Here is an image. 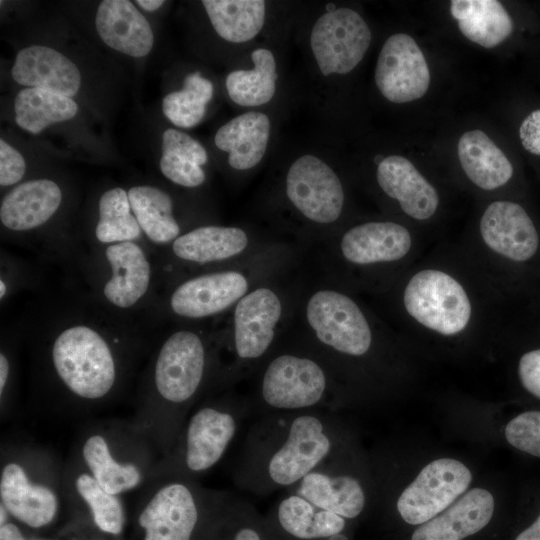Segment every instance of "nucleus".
<instances>
[{
    "instance_id": "7",
    "label": "nucleus",
    "mask_w": 540,
    "mask_h": 540,
    "mask_svg": "<svg viewBox=\"0 0 540 540\" xmlns=\"http://www.w3.org/2000/svg\"><path fill=\"white\" fill-rule=\"evenodd\" d=\"M50 359L55 376L75 399L97 402L116 387V353L94 327L75 324L61 330L53 340Z\"/></svg>"
},
{
    "instance_id": "15",
    "label": "nucleus",
    "mask_w": 540,
    "mask_h": 540,
    "mask_svg": "<svg viewBox=\"0 0 540 540\" xmlns=\"http://www.w3.org/2000/svg\"><path fill=\"white\" fill-rule=\"evenodd\" d=\"M375 83L393 103H406L425 95L430 84L429 67L410 35L393 34L384 42L375 67Z\"/></svg>"
},
{
    "instance_id": "48",
    "label": "nucleus",
    "mask_w": 540,
    "mask_h": 540,
    "mask_svg": "<svg viewBox=\"0 0 540 540\" xmlns=\"http://www.w3.org/2000/svg\"><path fill=\"white\" fill-rule=\"evenodd\" d=\"M137 4H139L140 7H142L146 11H155L158 8H160L163 4V0H138L136 1Z\"/></svg>"
},
{
    "instance_id": "17",
    "label": "nucleus",
    "mask_w": 540,
    "mask_h": 540,
    "mask_svg": "<svg viewBox=\"0 0 540 540\" xmlns=\"http://www.w3.org/2000/svg\"><path fill=\"white\" fill-rule=\"evenodd\" d=\"M0 499L10 516L34 529L52 523L59 509L52 485L33 479L20 461L12 459L1 468Z\"/></svg>"
},
{
    "instance_id": "49",
    "label": "nucleus",
    "mask_w": 540,
    "mask_h": 540,
    "mask_svg": "<svg viewBox=\"0 0 540 540\" xmlns=\"http://www.w3.org/2000/svg\"><path fill=\"white\" fill-rule=\"evenodd\" d=\"M8 515H9V513L6 510V508L2 504H0V525H3L6 522H8L7 521Z\"/></svg>"
},
{
    "instance_id": "12",
    "label": "nucleus",
    "mask_w": 540,
    "mask_h": 540,
    "mask_svg": "<svg viewBox=\"0 0 540 540\" xmlns=\"http://www.w3.org/2000/svg\"><path fill=\"white\" fill-rule=\"evenodd\" d=\"M471 480L472 474L462 462L451 458L434 460L400 493L397 511L406 523L423 524L452 505Z\"/></svg>"
},
{
    "instance_id": "23",
    "label": "nucleus",
    "mask_w": 540,
    "mask_h": 540,
    "mask_svg": "<svg viewBox=\"0 0 540 540\" xmlns=\"http://www.w3.org/2000/svg\"><path fill=\"white\" fill-rule=\"evenodd\" d=\"M493 512L492 494L483 488H473L444 512L421 524L411 540H462L482 530Z\"/></svg>"
},
{
    "instance_id": "8",
    "label": "nucleus",
    "mask_w": 540,
    "mask_h": 540,
    "mask_svg": "<svg viewBox=\"0 0 540 540\" xmlns=\"http://www.w3.org/2000/svg\"><path fill=\"white\" fill-rule=\"evenodd\" d=\"M247 399L225 397L209 400L186 418L168 465L194 479L217 465L251 417Z\"/></svg>"
},
{
    "instance_id": "35",
    "label": "nucleus",
    "mask_w": 540,
    "mask_h": 540,
    "mask_svg": "<svg viewBox=\"0 0 540 540\" xmlns=\"http://www.w3.org/2000/svg\"><path fill=\"white\" fill-rule=\"evenodd\" d=\"M99 219L95 236L102 244H115L138 239L142 230L135 218L128 192L120 187L107 190L99 200Z\"/></svg>"
},
{
    "instance_id": "29",
    "label": "nucleus",
    "mask_w": 540,
    "mask_h": 540,
    "mask_svg": "<svg viewBox=\"0 0 540 540\" xmlns=\"http://www.w3.org/2000/svg\"><path fill=\"white\" fill-rule=\"evenodd\" d=\"M247 245L248 236L243 229L210 225L179 235L172 242V251L181 260L206 264L237 256Z\"/></svg>"
},
{
    "instance_id": "27",
    "label": "nucleus",
    "mask_w": 540,
    "mask_h": 540,
    "mask_svg": "<svg viewBox=\"0 0 540 540\" xmlns=\"http://www.w3.org/2000/svg\"><path fill=\"white\" fill-rule=\"evenodd\" d=\"M112 451L109 437L100 431L88 434L81 446V456L88 473L107 492L120 495L138 487L144 470L134 460L121 459Z\"/></svg>"
},
{
    "instance_id": "36",
    "label": "nucleus",
    "mask_w": 540,
    "mask_h": 540,
    "mask_svg": "<svg viewBox=\"0 0 540 540\" xmlns=\"http://www.w3.org/2000/svg\"><path fill=\"white\" fill-rule=\"evenodd\" d=\"M213 84L198 72L184 79L183 88L167 94L162 101L165 116L176 126L191 128L201 122L213 97Z\"/></svg>"
},
{
    "instance_id": "50",
    "label": "nucleus",
    "mask_w": 540,
    "mask_h": 540,
    "mask_svg": "<svg viewBox=\"0 0 540 540\" xmlns=\"http://www.w3.org/2000/svg\"><path fill=\"white\" fill-rule=\"evenodd\" d=\"M7 292V286H6V283L4 282V280L1 278L0 280V298L3 299V297L5 296Z\"/></svg>"
},
{
    "instance_id": "2",
    "label": "nucleus",
    "mask_w": 540,
    "mask_h": 540,
    "mask_svg": "<svg viewBox=\"0 0 540 540\" xmlns=\"http://www.w3.org/2000/svg\"><path fill=\"white\" fill-rule=\"evenodd\" d=\"M346 447L343 424L327 409L256 417L247 430L233 482L255 496L285 491Z\"/></svg>"
},
{
    "instance_id": "20",
    "label": "nucleus",
    "mask_w": 540,
    "mask_h": 540,
    "mask_svg": "<svg viewBox=\"0 0 540 540\" xmlns=\"http://www.w3.org/2000/svg\"><path fill=\"white\" fill-rule=\"evenodd\" d=\"M12 78L27 88H41L67 97L77 94L81 74L77 66L59 51L31 45L21 49L11 69Z\"/></svg>"
},
{
    "instance_id": "28",
    "label": "nucleus",
    "mask_w": 540,
    "mask_h": 540,
    "mask_svg": "<svg viewBox=\"0 0 540 540\" xmlns=\"http://www.w3.org/2000/svg\"><path fill=\"white\" fill-rule=\"evenodd\" d=\"M457 152L467 178L481 190L501 188L513 176L509 159L481 130L465 132L459 139Z\"/></svg>"
},
{
    "instance_id": "6",
    "label": "nucleus",
    "mask_w": 540,
    "mask_h": 540,
    "mask_svg": "<svg viewBox=\"0 0 540 540\" xmlns=\"http://www.w3.org/2000/svg\"><path fill=\"white\" fill-rule=\"evenodd\" d=\"M223 491H212L168 465L138 513L142 540H194L204 516L218 506Z\"/></svg>"
},
{
    "instance_id": "10",
    "label": "nucleus",
    "mask_w": 540,
    "mask_h": 540,
    "mask_svg": "<svg viewBox=\"0 0 540 540\" xmlns=\"http://www.w3.org/2000/svg\"><path fill=\"white\" fill-rule=\"evenodd\" d=\"M371 31L361 15L350 8H337L322 14L310 33V47L324 76L347 74L365 56Z\"/></svg>"
},
{
    "instance_id": "1",
    "label": "nucleus",
    "mask_w": 540,
    "mask_h": 540,
    "mask_svg": "<svg viewBox=\"0 0 540 540\" xmlns=\"http://www.w3.org/2000/svg\"><path fill=\"white\" fill-rule=\"evenodd\" d=\"M503 290L462 247L442 249L404 270L396 302L406 327L422 335L456 340L499 327Z\"/></svg>"
},
{
    "instance_id": "25",
    "label": "nucleus",
    "mask_w": 540,
    "mask_h": 540,
    "mask_svg": "<svg viewBox=\"0 0 540 540\" xmlns=\"http://www.w3.org/2000/svg\"><path fill=\"white\" fill-rule=\"evenodd\" d=\"M271 513L276 529L292 540H329L346 527L342 516L288 492L275 503Z\"/></svg>"
},
{
    "instance_id": "47",
    "label": "nucleus",
    "mask_w": 540,
    "mask_h": 540,
    "mask_svg": "<svg viewBox=\"0 0 540 540\" xmlns=\"http://www.w3.org/2000/svg\"><path fill=\"white\" fill-rule=\"evenodd\" d=\"M515 540H540V515L528 528L523 530Z\"/></svg>"
},
{
    "instance_id": "44",
    "label": "nucleus",
    "mask_w": 540,
    "mask_h": 540,
    "mask_svg": "<svg viewBox=\"0 0 540 540\" xmlns=\"http://www.w3.org/2000/svg\"><path fill=\"white\" fill-rule=\"evenodd\" d=\"M519 137L528 152L540 155V109L534 110L522 121Z\"/></svg>"
},
{
    "instance_id": "4",
    "label": "nucleus",
    "mask_w": 540,
    "mask_h": 540,
    "mask_svg": "<svg viewBox=\"0 0 540 540\" xmlns=\"http://www.w3.org/2000/svg\"><path fill=\"white\" fill-rule=\"evenodd\" d=\"M475 265L502 290L513 267L535 260L540 251L537 227L517 202L495 200L478 221L476 238L460 245Z\"/></svg>"
},
{
    "instance_id": "38",
    "label": "nucleus",
    "mask_w": 540,
    "mask_h": 540,
    "mask_svg": "<svg viewBox=\"0 0 540 540\" xmlns=\"http://www.w3.org/2000/svg\"><path fill=\"white\" fill-rule=\"evenodd\" d=\"M227 492L223 510L231 527L226 540H265V534L255 516L253 506Z\"/></svg>"
},
{
    "instance_id": "46",
    "label": "nucleus",
    "mask_w": 540,
    "mask_h": 540,
    "mask_svg": "<svg viewBox=\"0 0 540 540\" xmlns=\"http://www.w3.org/2000/svg\"><path fill=\"white\" fill-rule=\"evenodd\" d=\"M10 375V362L5 353H0V397L3 398Z\"/></svg>"
},
{
    "instance_id": "19",
    "label": "nucleus",
    "mask_w": 540,
    "mask_h": 540,
    "mask_svg": "<svg viewBox=\"0 0 540 540\" xmlns=\"http://www.w3.org/2000/svg\"><path fill=\"white\" fill-rule=\"evenodd\" d=\"M376 180L383 193L395 200L409 218L423 222L437 213L438 191L407 158L398 155L383 158L377 166Z\"/></svg>"
},
{
    "instance_id": "22",
    "label": "nucleus",
    "mask_w": 540,
    "mask_h": 540,
    "mask_svg": "<svg viewBox=\"0 0 540 540\" xmlns=\"http://www.w3.org/2000/svg\"><path fill=\"white\" fill-rule=\"evenodd\" d=\"M96 30L105 44L132 57L152 49L153 31L146 18L128 0H104L97 9Z\"/></svg>"
},
{
    "instance_id": "5",
    "label": "nucleus",
    "mask_w": 540,
    "mask_h": 540,
    "mask_svg": "<svg viewBox=\"0 0 540 540\" xmlns=\"http://www.w3.org/2000/svg\"><path fill=\"white\" fill-rule=\"evenodd\" d=\"M325 362L310 354L279 353L260 371L254 397L247 399L252 416L278 412L327 409L337 397Z\"/></svg>"
},
{
    "instance_id": "21",
    "label": "nucleus",
    "mask_w": 540,
    "mask_h": 540,
    "mask_svg": "<svg viewBox=\"0 0 540 540\" xmlns=\"http://www.w3.org/2000/svg\"><path fill=\"white\" fill-rule=\"evenodd\" d=\"M105 257L111 274L103 295L113 306L127 309L147 293L151 280L150 262L143 248L134 241L108 245Z\"/></svg>"
},
{
    "instance_id": "14",
    "label": "nucleus",
    "mask_w": 540,
    "mask_h": 540,
    "mask_svg": "<svg viewBox=\"0 0 540 540\" xmlns=\"http://www.w3.org/2000/svg\"><path fill=\"white\" fill-rule=\"evenodd\" d=\"M286 195L308 220L319 224L335 222L344 207V190L335 171L321 158L305 154L289 167Z\"/></svg>"
},
{
    "instance_id": "13",
    "label": "nucleus",
    "mask_w": 540,
    "mask_h": 540,
    "mask_svg": "<svg viewBox=\"0 0 540 540\" xmlns=\"http://www.w3.org/2000/svg\"><path fill=\"white\" fill-rule=\"evenodd\" d=\"M347 447L285 492L299 495L346 520L359 517L367 505V488L348 460Z\"/></svg>"
},
{
    "instance_id": "3",
    "label": "nucleus",
    "mask_w": 540,
    "mask_h": 540,
    "mask_svg": "<svg viewBox=\"0 0 540 540\" xmlns=\"http://www.w3.org/2000/svg\"><path fill=\"white\" fill-rule=\"evenodd\" d=\"M208 353L204 340L190 330L170 334L160 346L153 367L159 426L171 453L206 379Z\"/></svg>"
},
{
    "instance_id": "40",
    "label": "nucleus",
    "mask_w": 540,
    "mask_h": 540,
    "mask_svg": "<svg viewBox=\"0 0 540 540\" xmlns=\"http://www.w3.org/2000/svg\"><path fill=\"white\" fill-rule=\"evenodd\" d=\"M160 169L166 178L183 187H197L205 181V172L200 165L173 153H162Z\"/></svg>"
},
{
    "instance_id": "18",
    "label": "nucleus",
    "mask_w": 540,
    "mask_h": 540,
    "mask_svg": "<svg viewBox=\"0 0 540 540\" xmlns=\"http://www.w3.org/2000/svg\"><path fill=\"white\" fill-rule=\"evenodd\" d=\"M247 290L248 281L241 272H212L178 285L169 304L173 313L180 317L205 318L226 310L247 294Z\"/></svg>"
},
{
    "instance_id": "31",
    "label": "nucleus",
    "mask_w": 540,
    "mask_h": 540,
    "mask_svg": "<svg viewBox=\"0 0 540 540\" xmlns=\"http://www.w3.org/2000/svg\"><path fill=\"white\" fill-rule=\"evenodd\" d=\"M202 4L216 33L228 42L250 41L265 23L262 0H204Z\"/></svg>"
},
{
    "instance_id": "43",
    "label": "nucleus",
    "mask_w": 540,
    "mask_h": 540,
    "mask_svg": "<svg viewBox=\"0 0 540 540\" xmlns=\"http://www.w3.org/2000/svg\"><path fill=\"white\" fill-rule=\"evenodd\" d=\"M517 371L523 388L540 399V348L522 354Z\"/></svg>"
},
{
    "instance_id": "37",
    "label": "nucleus",
    "mask_w": 540,
    "mask_h": 540,
    "mask_svg": "<svg viewBox=\"0 0 540 540\" xmlns=\"http://www.w3.org/2000/svg\"><path fill=\"white\" fill-rule=\"evenodd\" d=\"M73 484L77 496L89 509L95 526L106 534H121L125 525V510L118 495L105 491L86 471L78 473Z\"/></svg>"
},
{
    "instance_id": "33",
    "label": "nucleus",
    "mask_w": 540,
    "mask_h": 540,
    "mask_svg": "<svg viewBox=\"0 0 540 540\" xmlns=\"http://www.w3.org/2000/svg\"><path fill=\"white\" fill-rule=\"evenodd\" d=\"M254 68L234 70L226 77L230 99L244 107H256L271 101L276 92L277 64L273 53L266 48L251 53Z\"/></svg>"
},
{
    "instance_id": "41",
    "label": "nucleus",
    "mask_w": 540,
    "mask_h": 540,
    "mask_svg": "<svg viewBox=\"0 0 540 540\" xmlns=\"http://www.w3.org/2000/svg\"><path fill=\"white\" fill-rule=\"evenodd\" d=\"M162 153H173L186 157L202 166L207 160V152L200 142L188 134L169 128L162 137Z\"/></svg>"
},
{
    "instance_id": "39",
    "label": "nucleus",
    "mask_w": 540,
    "mask_h": 540,
    "mask_svg": "<svg viewBox=\"0 0 540 540\" xmlns=\"http://www.w3.org/2000/svg\"><path fill=\"white\" fill-rule=\"evenodd\" d=\"M505 437L516 449L540 457V411L517 415L506 425Z\"/></svg>"
},
{
    "instance_id": "45",
    "label": "nucleus",
    "mask_w": 540,
    "mask_h": 540,
    "mask_svg": "<svg viewBox=\"0 0 540 540\" xmlns=\"http://www.w3.org/2000/svg\"><path fill=\"white\" fill-rule=\"evenodd\" d=\"M0 540H26L19 527L12 523L6 522L0 525Z\"/></svg>"
},
{
    "instance_id": "34",
    "label": "nucleus",
    "mask_w": 540,
    "mask_h": 540,
    "mask_svg": "<svg viewBox=\"0 0 540 540\" xmlns=\"http://www.w3.org/2000/svg\"><path fill=\"white\" fill-rule=\"evenodd\" d=\"M14 111L19 127L38 134L53 123L71 119L78 106L65 95L41 88H25L15 97Z\"/></svg>"
},
{
    "instance_id": "26",
    "label": "nucleus",
    "mask_w": 540,
    "mask_h": 540,
    "mask_svg": "<svg viewBox=\"0 0 540 540\" xmlns=\"http://www.w3.org/2000/svg\"><path fill=\"white\" fill-rule=\"evenodd\" d=\"M271 122L262 112L249 111L222 125L214 142L228 153V164L236 170L255 167L264 157L269 143Z\"/></svg>"
},
{
    "instance_id": "24",
    "label": "nucleus",
    "mask_w": 540,
    "mask_h": 540,
    "mask_svg": "<svg viewBox=\"0 0 540 540\" xmlns=\"http://www.w3.org/2000/svg\"><path fill=\"white\" fill-rule=\"evenodd\" d=\"M61 201V189L52 180L36 179L21 183L3 198L1 223L12 231L37 228L55 214Z\"/></svg>"
},
{
    "instance_id": "16",
    "label": "nucleus",
    "mask_w": 540,
    "mask_h": 540,
    "mask_svg": "<svg viewBox=\"0 0 540 540\" xmlns=\"http://www.w3.org/2000/svg\"><path fill=\"white\" fill-rule=\"evenodd\" d=\"M282 314L277 294L259 287L245 294L234 309L233 347L236 361L245 366L269 352Z\"/></svg>"
},
{
    "instance_id": "9",
    "label": "nucleus",
    "mask_w": 540,
    "mask_h": 540,
    "mask_svg": "<svg viewBox=\"0 0 540 540\" xmlns=\"http://www.w3.org/2000/svg\"><path fill=\"white\" fill-rule=\"evenodd\" d=\"M306 318L323 350L338 360H361L374 350L375 332L367 314L343 292H315L307 302Z\"/></svg>"
},
{
    "instance_id": "32",
    "label": "nucleus",
    "mask_w": 540,
    "mask_h": 540,
    "mask_svg": "<svg viewBox=\"0 0 540 540\" xmlns=\"http://www.w3.org/2000/svg\"><path fill=\"white\" fill-rule=\"evenodd\" d=\"M128 197L132 212L142 232L156 244L173 242L180 226L173 215L171 197L158 187L140 185L131 187Z\"/></svg>"
},
{
    "instance_id": "30",
    "label": "nucleus",
    "mask_w": 540,
    "mask_h": 540,
    "mask_svg": "<svg viewBox=\"0 0 540 540\" xmlns=\"http://www.w3.org/2000/svg\"><path fill=\"white\" fill-rule=\"evenodd\" d=\"M450 12L461 33L470 41L493 48L513 31V22L497 0H453Z\"/></svg>"
},
{
    "instance_id": "11",
    "label": "nucleus",
    "mask_w": 540,
    "mask_h": 540,
    "mask_svg": "<svg viewBox=\"0 0 540 540\" xmlns=\"http://www.w3.org/2000/svg\"><path fill=\"white\" fill-rule=\"evenodd\" d=\"M421 245L401 223L367 221L344 232L340 251L348 264L358 268H408L417 260Z\"/></svg>"
},
{
    "instance_id": "42",
    "label": "nucleus",
    "mask_w": 540,
    "mask_h": 540,
    "mask_svg": "<svg viewBox=\"0 0 540 540\" xmlns=\"http://www.w3.org/2000/svg\"><path fill=\"white\" fill-rule=\"evenodd\" d=\"M26 169L23 156L3 139L0 140V184L10 186L19 182Z\"/></svg>"
}]
</instances>
